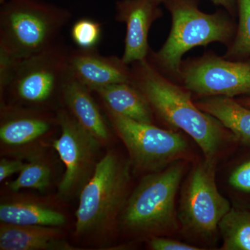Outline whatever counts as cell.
Returning <instances> with one entry per match:
<instances>
[{"label": "cell", "mask_w": 250, "mask_h": 250, "mask_svg": "<svg viewBox=\"0 0 250 250\" xmlns=\"http://www.w3.org/2000/svg\"><path fill=\"white\" fill-rule=\"evenodd\" d=\"M131 81L150 106L153 114L172 129L190 136L206 159H218L232 133L215 117L200 109L185 87L158 71L147 59L131 64Z\"/></svg>", "instance_id": "6da1fadb"}, {"label": "cell", "mask_w": 250, "mask_h": 250, "mask_svg": "<svg viewBox=\"0 0 250 250\" xmlns=\"http://www.w3.org/2000/svg\"><path fill=\"white\" fill-rule=\"evenodd\" d=\"M172 18L170 34L160 49L148 54L147 60L158 71L178 82L182 57L190 49L211 42L231 45L236 24L226 10L202 12L199 0H167Z\"/></svg>", "instance_id": "7a4b0ae2"}, {"label": "cell", "mask_w": 250, "mask_h": 250, "mask_svg": "<svg viewBox=\"0 0 250 250\" xmlns=\"http://www.w3.org/2000/svg\"><path fill=\"white\" fill-rule=\"evenodd\" d=\"M0 9V52L14 61L51 48L72 17L65 8L45 0H6Z\"/></svg>", "instance_id": "3957f363"}, {"label": "cell", "mask_w": 250, "mask_h": 250, "mask_svg": "<svg viewBox=\"0 0 250 250\" xmlns=\"http://www.w3.org/2000/svg\"><path fill=\"white\" fill-rule=\"evenodd\" d=\"M129 161L108 152L100 159L82 189L76 212L75 233L80 238H104L114 229L128 197Z\"/></svg>", "instance_id": "277c9868"}, {"label": "cell", "mask_w": 250, "mask_h": 250, "mask_svg": "<svg viewBox=\"0 0 250 250\" xmlns=\"http://www.w3.org/2000/svg\"><path fill=\"white\" fill-rule=\"evenodd\" d=\"M184 173L180 161L145 176L128 197L119 225L136 236L170 234L179 228L176 196Z\"/></svg>", "instance_id": "5b68a950"}, {"label": "cell", "mask_w": 250, "mask_h": 250, "mask_svg": "<svg viewBox=\"0 0 250 250\" xmlns=\"http://www.w3.org/2000/svg\"><path fill=\"white\" fill-rule=\"evenodd\" d=\"M70 49L62 39L43 52L14 61L9 76L0 84L1 98L9 100L4 104L48 111L56 108V103L62 104Z\"/></svg>", "instance_id": "8992f818"}, {"label": "cell", "mask_w": 250, "mask_h": 250, "mask_svg": "<svg viewBox=\"0 0 250 250\" xmlns=\"http://www.w3.org/2000/svg\"><path fill=\"white\" fill-rule=\"evenodd\" d=\"M104 108L112 127L126 146L135 170L147 174L157 172L187 155L188 145L180 133L135 121Z\"/></svg>", "instance_id": "52a82bcc"}, {"label": "cell", "mask_w": 250, "mask_h": 250, "mask_svg": "<svg viewBox=\"0 0 250 250\" xmlns=\"http://www.w3.org/2000/svg\"><path fill=\"white\" fill-rule=\"evenodd\" d=\"M217 161L205 159L196 164L184 184L177 214L182 229L192 236H213L231 208L216 184Z\"/></svg>", "instance_id": "ba28073f"}, {"label": "cell", "mask_w": 250, "mask_h": 250, "mask_svg": "<svg viewBox=\"0 0 250 250\" xmlns=\"http://www.w3.org/2000/svg\"><path fill=\"white\" fill-rule=\"evenodd\" d=\"M62 130L59 139L53 143L54 149L65 166V172L59 185L58 195L70 200L80 195L92 178L100 160L99 140L85 130L66 108L56 112Z\"/></svg>", "instance_id": "9c48e42d"}, {"label": "cell", "mask_w": 250, "mask_h": 250, "mask_svg": "<svg viewBox=\"0 0 250 250\" xmlns=\"http://www.w3.org/2000/svg\"><path fill=\"white\" fill-rule=\"evenodd\" d=\"M177 83L197 98L250 95V60H229L208 51L182 61Z\"/></svg>", "instance_id": "30bf717a"}, {"label": "cell", "mask_w": 250, "mask_h": 250, "mask_svg": "<svg viewBox=\"0 0 250 250\" xmlns=\"http://www.w3.org/2000/svg\"><path fill=\"white\" fill-rule=\"evenodd\" d=\"M56 125L57 114L53 116L48 111L1 104L0 140L3 147L14 152L42 141Z\"/></svg>", "instance_id": "8fae6325"}, {"label": "cell", "mask_w": 250, "mask_h": 250, "mask_svg": "<svg viewBox=\"0 0 250 250\" xmlns=\"http://www.w3.org/2000/svg\"><path fill=\"white\" fill-rule=\"evenodd\" d=\"M116 20L126 26L123 62L127 65L147 59L151 26L162 17L160 4L154 0H118Z\"/></svg>", "instance_id": "7c38bea8"}, {"label": "cell", "mask_w": 250, "mask_h": 250, "mask_svg": "<svg viewBox=\"0 0 250 250\" xmlns=\"http://www.w3.org/2000/svg\"><path fill=\"white\" fill-rule=\"evenodd\" d=\"M69 73L90 90L131 81V68L116 56H104L98 48H70Z\"/></svg>", "instance_id": "4fadbf2b"}, {"label": "cell", "mask_w": 250, "mask_h": 250, "mask_svg": "<svg viewBox=\"0 0 250 250\" xmlns=\"http://www.w3.org/2000/svg\"><path fill=\"white\" fill-rule=\"evenodd\" d=\"M62 104L85 130L101 142L111 137L107 122L92 96V91L70 73L64 85Z\"/></svg>", "instance_id": "5bb4252c"}, {"label": "cell", "mask_w": 250, "mask_h": 250, "mask_svg": "<svg viewBox=\"0 0 250 250\" xmlns=\"http://www.w3.org/2000/svg\"><path fill=\"white\" fill-rule=\"evenodd\" d=\"M1 250H72L58 227L1 223Z\"/></svg>", "instance_id": "9a60e30c"}, {"label": "cell", "mask_w": 250, "mask_h": 250, "mask_svg": "<svg viewBox=\"0 0 250 250\" xmlns=\"http://www.w3.org/2000/svg\"><path fill=\"white\" fill-rule=\"evenodd\" d=\"M104 107L140 123L153 124L154 114L142 93L130 82L113 83L90 90Z\"/></svg>", "instance_id": "2e32d148"}, {"label": "cell", "mask_w": 250, "mask_h": 250, "mask_svg": "<svg viewBox=\"0 0 250 250\" xmlns=\"http://www.w3.org/2000/svg\"><path fill=\"white\" fill-rule=\"evenodd\" d=\"M194 103L202 111L218 119L236 141L250 144V108L234 98L225 96L197 98Z\"/></svg>", "instance_id": "e0dca14e"}, {"label": "cell", "mask_w": 250, "mask_h": 250, "mask_svg": "<svg viewBox=\"0 0 250 250\" xmlns=\"http://www.w3.org/2000/svg\"><path fill=\"white\" fill-rule=\"evenodd\" d=\"M0 221L10 225L60 228L66 223V218L62 212L43 204L19 200L1 202Z\"/></svg>", "instance_id": "ac0fdd59"}, {"label": "cell", "mask_w": 250, "mask_h": 250, "mask_svg": "<svg viewBox=\"0 0 250 250\" xmlns=\"http://www.w3.org/2000/svg\"><path fill=\"white\" fill-rule=\"evenodd\" d=\"M221 250H250V209L231 207L218 225Z\"/></svg>", "instance_id": "d6986e66"}, {"label": "cell", "mask_w": 250, "mask_h": 250, "mask_svg": "<svg viewBox=\"0 0 250 250\" xmlns=\"http://www.w3.org/2000/svg\"><path fill=\"white\" fill-rule=\"evenodd\" d=\"M51 168L45 161L38 154L31 157L30 161L26 163L17 179L10 182L9 188L17 192L23 188H32L44 191L51 182Z\"/></svg>", "instance_id": "ffe728a7"}, {"label": "cell", "mask_w": 250, "mask_h": 250, "mask_svg": "<svg viewBox=\"0 0 250 250\" xmlns=\"http://www.w3.org/2000/svg\"><path fill=\"white\" fill-rule=\"evenodd\" d=\"M238 24L231 45L223 56L229 60L250 57V0H236Z\"/></svg>", "instance_id": "44dd1931"}, {"label": "cell", "mask_w": 250, "mask_h": 250, "mask_svg": "<svg viewBox=\"0 0 250 250\" xmlns=\"http://www.w3.org/2000/svg\"><path fill=\"white\" fill-rule=\"evenodd\" d=\"M102 34L103 24L88 18L78 20L71 28L72 41L79 48H97Z\"/></svg>", "instance_id": "7402d4cb"}, {"label": "cell", "mask_w": 250, "mask_h": 250, "mask_svg": "<svg viewBox=\"0 0 250 250\" xmlns=\"http://www.w3.org/2000/svg\"><path fill=\"white\" fill-rule=\"evenodd\" d=\"M227 183L231 191L250 197V155L236 163L229 170Z\"/></svg>", "instance_id": "603a6c76"}, {"label": "cell", "mask_w": 250, "mask_h": 250, "mask_svg": "<svg viewBox=\"0 0 250 250\" xmlns=\"http://www.w3.org/2000/svg\"><path fill=\"white\" fill-rule=\"evenodd\" d=\"M149 246L154 250H203L199 247L192 246L188 243L171 239V238H163L160 236L150 237L149 240Z\"/></svg>", "instance_id": "cb8c5ba5"}, {"label": "cell", "mask_w": 250, "mask_h": 250, "mask_svg": "<svg viewBox=\"0 0 250 250\" xmlns=\"http://www.w3.org/2000/svg\"><path fill=\"white\" fill-rule=\"evenodd\" d=\"M25 165L26 163L20 159H1L0 161V182H2L16 172H21Z\"/></svg>", "instance_id": "d4e9b609"}, {"label": "cell", "mask_w": 250, "mask_h": 250, "mask_svg": "<svg viewBox=\"0 0 250 250\" xmlns=\"http://www.w3.org/2000/svg\"><path fill=\"white\" fill-rule=\"evenodd\" d=\"M216 6H220L231 15L234 16L237 10L236 0H210Z\"/></svg>", "instance_id": "484cf974"}, {"label": "cell", "mask_w": 250, "mask_h": 250, "mask_svg": "<svg viewBox=\"0 0 250 250\" xmlns=\"http://www.w3.org/2000/svg\"><path fill=\"white\" fill-rule=\"evenodd\" d=\"M236 100L243 106L250 108V96L236 99Z\"/></svg>", "instance_id": "4316f807"}, {"label": "cell", "mask_w": 250, "mask_h": 250, "mask_svg": "<svg viewBox=\"0 0 250 250\" xmlns=\"http://www.w3.org/2000/svg\"><path fill=\"white\" fill-rule=\"evenodd\" d=\"M154 1H155L158 4H164V2H166L167 0H154Z\"/></svg>", "instance_id": "83f0119b"}, {"label": "cell", "mask_w": 250, "mask_h": 250, "mask_svg": "<svg viewBox=\"0 0 250 250\" xmlns=\"http://www.w3.org/2000/svg\"><path fill=\"white\" fill-rule=\"evenodd\" d=\"M6 0H0V4H3Z\"/></svg>", "instance_id": "f1b7e54d"}]
</instances>
